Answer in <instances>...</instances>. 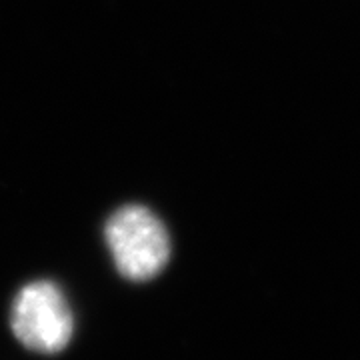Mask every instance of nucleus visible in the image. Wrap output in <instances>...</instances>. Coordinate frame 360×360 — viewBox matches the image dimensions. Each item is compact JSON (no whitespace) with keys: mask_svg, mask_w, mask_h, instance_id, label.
<instances>
[{"mask_svg":"<svg viewBox=\"0 0 360 360\" xmlns=\"http://www.w3.org/2000/svg\"><path fill=\"white\" fill-rule=\"evenodd\" d=\"M103 232L116 272L129 283H150L170 262V232L148 206L116 208L104 222Z\"/></svg>","mask_w":360,"mask_h":360,"instance_id":"1","label":"nucleus"},{"mask_svg":"<svg viewBox=\"0 0 360 360\" xmlns=\"http://www.w3.org/2000/svg\"><path fill=\"white\" fill-rule=\"evenodd\" d=\"M11 330L30 352L60 354L75 336V312L60 284L49 278L26 283L11 307Z\"/></svg>","mask_w":360,"mask_h":360,"instance_id":"2","label":"nucleus"}]
</instances>
